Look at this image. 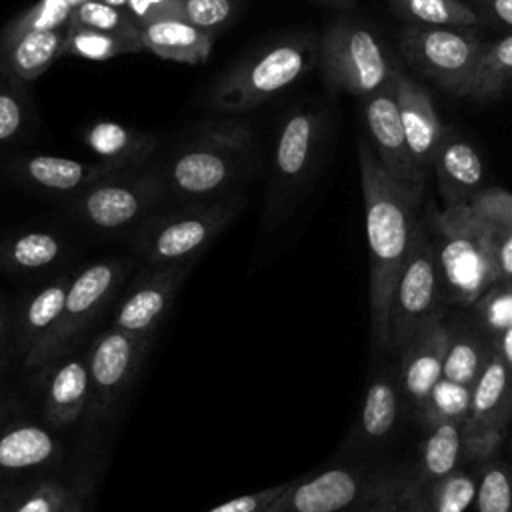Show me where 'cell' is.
<instances>
[{"instance_id":"cell-32","label":"cell","mask_w":512,"mask_h":512,"mask_svg":"<svg viewBox=\"0 0 512 512\" xmlns=\"http://www.w3.org/2000/svg\"><path fill=\"white\" fill-rule=\"evenodd\" d=\"M70 276H62L46 286H42L34 296L26 302L22 314H20V330H18V344L22 352L26 354L44 334L50 332V328L60 318L64 298L70 286Z\"/></svg>"},{"instance_id":"cell-43","label":"cell","mask_w":512,"mask_h":512,"mask_svg":"<svg viewBox=\"0 0 512 512\" xmlns=\"http://www.w3.org/2000/svg\"><path fill=\"white\" fill-rule=\"evenodd\" d=\"M240 0H182L184 20L216 36L238 14Z\"/></svg>"},{"instance_id":"cell-31","label":"cell","mask_w":512,"mask_h":512,"mask_svg":"<svg viewBox=\"0 0 512 512\" xmlns=\"http://www.w3.org/2000/svg\"><path fill=\"white\" fill-rule=\"evenodd\" d=\"M474 202L490 222L496 280H512V192L484 188Z\"/></svg>"},{"instance_id":"cell-51","label":"cell","mask_w":512,"mask_h":512,"mask_svg":"<svg viewBox=\"0 0 512 512\" xmlns=\"http://www.w3.org/2000/svg\"><path fill=\"white\" fill-rule=\"evenodd\" d=\"M6 496H8V490H0V512H4L6 508Z\"/></svg>"},{"instance_id":"cell-15","label":"cell","mask_w":512,"mask_h":512,"mask_svg":"<svg viewBox=\"0 0 512 512\" xmlns=\"http://www.w3.org/2000/svg\"><path fill=\"white\" fill-rule=\"evenodd\" d=\"M362 102H364L366 130L372 140L370 146L376 152L380 164L398 182H402L414 194L424 198L426 176L416 168L404 138V130L398 114V102H396L394 76L384 88L370 94Z\"/></svg>"},{"instance_id":"cell-27","label":"cell","mask_w":512,"mask_h":512,"mask_svg":"<svg viewBox=\"0 0 512 512\" xmlns=\"http://www.w3.org/2000/svg\"><path fill=\"white\" fill-rule=\"evenodd\" d=\"M476 324L512 372V280H496L472 304Z\"/></svg>"},{"instance_id":"cell-49","label":"cell","mask_w":512,"mask_h":512,"mask_svg":"<svg viewBox=\"0 0 512 512\" xmlns=\"http://www.w3.org/2000/svg\"><path fill=\"white\" fill-rule=\"evenodd\" d=\"M4 336H6V318H4V312L0 310V344H2Z\"/></svg>"},{"instance_id":"cell-17","label":"cell","mask_w":512,"mask_h":512,"mask_svg":"<svg viewBox=\"0 0 512 512\" xmlns=\"http://www.w3.org/2000/svg\"><path fill=\"white\" fill-rule=\"evenodd\" d=\"M448 338L450 320L442 312L424 322L398 350L400 388L402 394L412 402L414 410L422 406L434 384L442 378Z\"/></svg>"},{"instance_id":"cell-4","label":"cell","mask_w":512,"mask_h":512,"mask_svg":"<svg viewBox=\"0 0 512 512\" xmlns=\"http://www.w3.org/2000/svg\"><path fill=\"white\" fill-rule=\"evenodd\" d=\"M320 38L288 34L234 62L212 86L208 104L230 116L246 114L294 84L318 62Z\"/></svg>"},{"instance_id":"cell-20","label":"cell","mask_w":512,"mask_h":512,"mask_svg":"<svg viewBox=\"0 0 512 512\" xmlns=\"http://www.w3.org/2000/svg\"><path fill=\"white\" fill-rule=\"evenodd\" d=\"M18 176L44 192L52 194H76L84 190L86 186L120 172L122 168L108 164V162H82L74 158H62V156H26L16 166Z\"/></svg>"},{"instance_id":"cell-24","label":"cell","mask_w":512,"mask_h":512,"mask_svg":"<svg viewBox=\"0 0 512 512\" xmlns=\"http://www.w3.org/2000/svg\"><path fill=\"white\" fill-rule=\"evenodd\" d=\"M86 144L100 162L130 170L142 168L150 160L158 148V138L118 122H96L86 132Z\"/></svg>"},{"instance_id":"cell-46","label":"cell","mask_w":512,"mask_h":512,"mask_svg":"<svg viewBox=\"0 0 512 512\" xmlns=\"http://www.w3.org/2000/svg\"><path fill=\"white\" fill-rule=\"evenodd\" d=\"M286 482L284 484H278V486H270V488H264V490H258V492H252V494H244V496H238L234 500H228L208 512H264L276 498L278 494L284 490Z\"/></svg>"},{"instance_id":"cell-6","label":"cell","mask_w":512,"mask_h":512,"mask_svg":"<svg viewBox=\"0 0 512 512\" xmlns=\"http://www.w3.org/2000/svg\"><path fill=\"white\" fill-rule=\"evenodd\" d=\"M398 46L408 64L456 98H466L472 86L482 36L466 26L404 24Z\"/></svg>"},{"instance_id":"cell-22","label":"cell","mask_w":512,"mask_h":512,"mask_svg":"<svg viewBox=\"0 0 512 512\" xmlns=\"http://www.w3.org/2000/svg\"><path fill=\"white\" fill-rule=\"evenodd\" d=\"M68 24L50 30H30L0 46V70L30 82L44 74L64 54Z\"/></svg>"},{"instance_id":"cell-23","label":"cell","mask_w":512,"mask_h":512,"mask_svg":"<svg viewBox=\"0 0 512 512\" xmlns=\"http://www.w3.org/2000/svg\"><path fill=\"white\" fill-rule=\"evenodd\" d=\"M214 38L216 36L192 26L184 18H168L140 26L144 50L182 64L204 62L210 56Z\"/></svg>"},{"instance_id":"cell-36","label":"cell","mask_w":512,"mask_h":512,"mask_svg":"<svg viewBox=\"0 0 512 512\" xmlns=\"http://www.w3.org/2000/svg\"><path fill=\"white\" fill-rule=\"evenodd\" d=\"M32 98L24 80L0 70V148L32 130Z\"/></svg>"},{"instance_id":"cell-8","label":"cell","mask_w":512,"mask_h":512,"mask_svg":"<svg viewBox=\"0 0 512 512\" xmlns=\"http://www.w3.org/2000/svg\"><path fill=\"white\" fill-rule=\"evenodd\" d=\"M166 196V186L156 170L130 168L114 172L70 200L72 214L94 230L120 232L140 222Z\"/></svg>"},{"instance_id":"cell-5","label":"cell","mask_w":512,"mask_h":512,"mask_svg":"<svg viewBox=\"0 0 512 512\" xmlns=\"http://www.w3.org/2000/svg\"><path fill=\"white\" fill-rule=\"evenodd\" d=\"M240 210L242 198L238 196L190 202L178 210L144 218L132 244L148 266L194 262Z\"/></svg>"},{"instance_id":"cell-1","label":"cell","mask_w":512,"mask_h":512,"mask_svg":"<svg viewBox=\"0 0 512 512\" xmlns=\"http://www.w3.org/2000/svg\"><path fill=\"white\" fill-rule=\"evenodd\" d=\"M358 164L370 254L372 340L388 350L390 298L422 220V196L398 182L364 138L358 140Z\"/></svg>"},{"instance_id":"cell-50","label":"cell","mask_w":512,"mask_h":512,"mask_svg":"<svg viewBox=\"0 0 512 512\" xmlns=\"http://www.w3.org/2000/svg\"><path fill=\"white\" fill-rule=\"evenodd\" d=\"M102 2H106L110 6H116V8H126V4H128V0H102Z\"/></svg>"},{"instance_id":"cell-10","label":"cell","mask_w":512,"mask_h":512,"mask_svg":"<svg viewBox=\"0 0 512 512\" xmlns=\"http://www.w3.org/2000/svg\"><path fill=\"white\" fill-rule=\"evenodd\" d=\"M326 132L322 108L292 110L278 132L268 194V218H280L312 178Z\"/></svg>"},{"instance_id":"cell-13","label":"cell","mask_w":512,"mask_h":512,"mask_svg":"<svg viewBox=\"0 0 512 512\" xmlns=\"http://www.w3.org/2000/svg\"><path fill=\"white\" fill-rule=\"evenodd\" d=\"M512 420V372L492 352L470 390V408L464 420V460L484 462L500 448Z\"/></svg>"},{"instance_id":"cell-11","label":"cell","mask_w":512,"mask_h":512,"mask_svg":"<svg viewBox=\"0 0 512 512\" xmlns=\"http://www.w3.org/2000/svg\"><path fill=\"white\" fill-rule=\"evenodd\" d=\"M120 278L122 264L118 260H100L78 272L70 280L60 318L50 332L24 354V366L40 368L60 358L104 308Z\"/></svg>"},{"instance_id":"cell-7","label":"cell","mask_w":512,"mask_h":512,"mask_svg":"<svg viewBox=\"0 0 512 512\" xmlns=\"http://www.w3.org/2000/svg\"><path fill=\"white\" fill-rule=\"evenodd\" d=\"M318 62L332 86L360 100L384 88L400 68L374 32L346 20H338L324 30Z\"/></svg>"},{"instance_id":"cell-3","label":"cell","mask_w":512,"mask_h":512,"mask_svg":"<svg viewBox=\"0 0 512 512\" xmlns=\"http://www.w3.org/2000/svg\"><path fill=\"white\" fill-rule=\"evenodd\" d=\"M438 274L442 302L472 306L486 288L496 282L492 230L480 206L470 200L426 214Z\"/></svg>"},{"instance_id":"cell-21","label":"cell","mask_w":512,"mask_h":512,"mask_svg":"<svg viewBox=\"0 0 512 512\" xmlns=\"http://www.w3.org/2000/svg\"><path fill=\"white\" fill-rule=\"evenodd\" d=\"M464 422L446 420L424 428L418 458L408 466L412 494H420L432 482L444 478L464 462Z\"/></svg>"},{"instance_id":"cell-2","label":"cell","mask_w":512,"mask_h":512,"mask_svg":"<svg viewBox=\"0 0 512 512\" xmlns=\"http://www.w3.org/2000/svg\"><path fill=\"white\" fill-rule=\"evenodd\" d=\"M254 148L256 140L248 122L202 124L162 168L166 194L188 202L218 198L248 170Z\"/></svg>"},{"instance_id":"cell-38","label":"cell","mask_w":512,"mask_h":512,"mask_svg":"<svg viewBox=\"0 0 512 512\" xmlns=\"http://www.w3.org/2000/svg\"><path fill=\"white\" fill-rule=\"evenodd\" d=\"M144 50L140 34L102 32L92 28H70L64 54H74L86 60H108L120 54Z\"/></svg>"},{"instance_id":"cell-14","label":"cell","mask_w":512,"mask_h":512,"mask_svg":"<svg viewBox=\"0 0 512 512\" xmlns=\"http://www.w3.org/2000/svg\"><path fill=\"white\" fill-rule=\"evenodd\" d=\"M148 336L110 328L98 336L86 356L92 414H104L128 388L150 346Z\"/></svg>"},{"instance_id":"cell-48","label":"cell","mask_w":512,"mask_h":512,"mask_svg":"<svg viewBox=\"0 0 512 512\" xmlns=\"http://www.w3.org/2000/svg\"><path fill=\"white\" fill-rule=\"evenodd\" d=\"M316 2H322L330 8H338V10H352L356 6V0H316Z\"/></svg>"},{"instance_id":"cell-12","label":"cell","mask_w":512,"mask_h":512,"mask_svg":"<svg viewBox=\"0 0 512 512\" xmlns=\"http://www.w3.org/2000/svg\"><path fill=\"white\" fill-rule=\"evenodd\" d=\"M396 470L330 466L318 474L286 482L264 512H350L376 496Z\"/></svg>"},{"instance_id":"cell-28","label":"cell","mask_w":512,"mask_h":512,"mask_svg":"<svg viewBox=\"0 0 512 512\" xmlns=\"http://www.w3.org/2000/svg\"><path fill=\"white\" fill-rule=\"evenodd\" d=\"M400 394L398 374L380 372L370 380L360 412V434L366 442H380L394 430L400 412Z\"/></svg>"},{"instance_id":"cell-52","label":"cell","mask_w":512,"mask_h":512,"mask_svg":"<svg viewBox=\"0 0 512 512\" xmlns=\"http://www.w3.org/2000/svg\"><path fill=\"white\" fill-rule=\"evenodd\" d=\"M66 2H68L72 8H76V6H78V4H82L84 0H66Z\"/></svg>"},{"instance_id":"cell-9","label":"cell","mask_w":512,"mask_h":512,"mask_svg":"<svg viewBox=\"0 0 512 512\" xmlns=\"http://www.w3.org/2000/svg\"><path fill=\"white\" fill-rule=\"evenodd\" d=\"M440 274L426 214L398 274L388 308V350L400 346L430 318L442 314Z\"/></svg>"},{"instance_id":"cell-18","label":"cell","mask_w":512,"mask_h":512,"mask_svg":"<svg viewBox=\"0 0 512 512\" xmlns=\"http://www.w3.org/2000/svg\"><path fill=\"white\" fill-rule=\"evenodd\" d=\"M394 86H396L400 124L404 130L410 156L416 168L424 176H428V172L432 170V158H434L436 146L446 126L438 118L432 98L424 90V86L418 84L414 78H410L402 68H398L394 74Z\"/></svg>"},{"instance_id":"cell-33","label":"cell","mask_w":512,"mask_h":512,"mask_svg":"<svg viewBox=\"0 0 512 512\" xmlns=\"http://www.w3.org/2000/svg\"><path fill=\"white\" fill-rule=\"evenodd\" d=\"M480 468L458 466L416 494V512H464L476 498Z\"/></svg>"},{"instance_id":"cell-39","label":"cell","mask_w":512,"mask_h":512,"mask_svg":"<svg viewBox=\"0 0 512 512\" xmlns=\"http://www.w3.org/2000/svg\"><path fill=\"white\" fill-rule=\"evenodd\" d=\"M470 390L472 386L440 378L422 402V406L416 408L418 422L424 428L446 420L464 422L470 408Z\"/></svg>"},{"instance_id":"cell-41","label":"cell","mask_w":512,"mask_h":512,"mask_svg":"<svg viewBox=\"0 0 512 512\" xmlns=\"http://www.w3.org/2000/svg\"><path fill=\"white\" fill-rule=\"evenodd\" d=\"M68 26L118 34H140V26L132 20L126 8H116L102 0H84L78 4L70 14Z\"/></svg>"},{"instance_id":"cell-29","label":"cell","mask_w":512,"mask_h":512,"mask_svg":"<svg viewBox=\"0 0 512 512\" xmlns=\"http://www.w3.org/2000/svg\"><path fill=\"white\" fill-rule=\"evenodd\" d=\"M58 454L54 436L34 424H18L0 436V470L20 472L52 462Z\"/></svg>"},{"instance_id":"cell-16","label":"cell","mask_w":512,"mask_h":512,"mask_svg":"<svg viewBox=\"0 0 512 512\" xmlns=\"http://www.w3.org/2000/svg\"><path fill=\"white\" fill-rule=\"evenodd\" d=\"M192 262L156 264L136 278L116 310L114 326L136 336L152 338L154 330L170 310Z\"/></svg>"},{"instance_id":"cell-35","label":"cell","mask_w":512,"mask_h":512,"mask_svg":"<svg viewBox=\"0 0 512 512\" xmlns=\"http://www.w3.org/2000/svg\"><path fill=\"white\" fill-rule=\"evenodd\" d=\"M392 12L408 24L466 26L482 24V16L466 0H386Z\"/></svg>"},{"instance_id":"cell-25","label":"cell","mask_w":512,"mask_h":512,"mask_svg":"<svg viewBox=\"0 0 512 512\" xmlns=\"http://www.w3.org/2000/svg\"><path fill=\"white\" fill-rule=\"evenodd\" d=\"M90 382L86 360L70 358L60 362L44 392V414L54 426L74 424L88 406Z\"/></svg>"},{"instance_id":"cell-45","label":"cell","mask_w":512,"mask_h":512,"mask_svg":"<svg viewBox=\"0 0 512 512\" xmlns=\"http://www.w3.org/2000/svg\"><path fill=\"white\" fill-rule=\"evenodd\" d=\"M126 10L138 26L168 18H184L182 0H128Z\"/></svg>"},{"instance_id":"cell-40","label":"cell","mask_w":512,"mask_h":512,"mask_svg":"<svg viewBox=\"0 0 512 512\" xmlns=\"http://www.w3.org/2000/svg\"><path fill=\"white\" fill-rule=\"evenodd\" d=\"M478 512H512V468L494 456L480 466L474 498Z\"/></svg>"},{"instance_id":"cell-37","label":"cell","mask_w":512,"mask_h":512,"mask_svg":"<svg viewBox=\"0 0 512 512\" xmlns=\"http://www.w3.org/2000/svg\"><path fill=\"white\" fill-rule=\"evenodd\" d=\"M4 512H84V506L68 486L56 480H42L26 488L8 490Z\"/></svg>"},{"instance_id":"cell-42","label":"cell","mask_w":512,"mask_h":512,"mask_svg":"<svg viewBox=\"0 0 512 512\" xmlns=\"http://www.w3.org/2000/svg\"><path fill=\"white\" fill-rule=\"evenodd\" d=\"M72 6L66 0H38L34 6L18 14L0 34V46L30 30H50L68 24Z\"/></svg>"},{"instance_id":"cell-26","label":"cell","mask_w":512,"mask_h":512,"mask_svg":"<svg viewBox=\"0 0 512 512\" xmlns=\"http://www.w3.org/2000/svg\"><path fill=\"white\" fill-rule=\"evenodd\" d=\"M492 344L478 324L450 322L442 378L472 386L492 356Z\"/></svg>"},{"instance_id":"cell-47","label":"cell","mask_w":512,"mask_h":512,"mask_svg":"<svg viewBox=\"0 0 512 512\" xmlns=\"http://www.w3.org/2000/svg\"><path fill=\"white\" fill-rule=\"evenodd\" d=\"M482 18L488 16L512 28V0H466Z\"/></svg>"},{"instance_id":"cell-34","label":"cell","mask_w":512,"mask_h":512,"mask_svg":"<svg viewBox=\"0 0 512 512\" xmlns=\"http://www.w3.org/2000/svg\"><path fill=\"white\" fill-rule=\"evenodd\" d=\"M64 252L62 240L48 230H28L10 238L0 248L4 266L20 272H36L50 268Z\"/></svg>"},{"instance_id":"cell-30","label":"cell","mask_w":512,"mask_h":512,"mask_svg":"<svg viewBox=\"0 0 512 512\" xmlns=\"http://www.w3.org/2000/svg\"><path fill=\"white\" fill-rule=\"evenodd\" d=\"M512 90V34L484 42L466 98L492 102Z\"/></svg>"},{"instance_id":"cell-53","label":"cell","mask_w":512,"mask_h":512,"mask_svg":"<svg viewBox=\"0 0 512 512\" xmlns=\"http://www.w3.org/2000/svg\"><path fill=\"white\" fill-rule=\"evenodd\" d=\"M0 410H2V406H0Z\"/></svg>"},{"instance_id":"cell-44","label":"cell","mask_w":512,"mask_h":512,"mask_svg":"<svg viewBox=\"0 0 512 512\" xmlns=\"http://www.w3.org/2000/svg\"><path fill=\"white\" fill-rule=\"evenodd\" d=\"M350 512H416V498L410 488L408 468L396 470L394 478L376 496Z\"/></svg>"},{"instance_id":"cell-19","label":"cell","mask_w":512,"mask_h":512,"mask_svg":"<svg viewBox=\"0 0 512 512\" xmlns=\"http://www.w3.org/2000/svg\"><path fill=\"white\" fill-rule=\"evenodd\" d=\"M432 170L444 206L466 204L484 190V166L478 150L450 126L436 146Z\"/></svg>"}]
</instances>
